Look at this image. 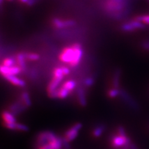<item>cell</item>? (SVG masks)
<instances>
[{"instance_id": "obj_20", "label": "cell", "mask_w": 149, "mask_h": 149, "mask_svg": "<svg viewBox=\"0 0 149 149\" xmlns=\"http://www.w3.org/2000/svg\"><path fill=\"white\" fill-rule=\"evenodd\" d=\"M104 131V126L102 125H97L94 129H93L92 132L93 136L95 138L100 137L101 135Z\"/></svg>"}, {"instance_id": "obj_1", "label": "cell", "mask_w": 149, "mask_h": 149, "mask_svg": "<svg viewBox=\"0 0 149 149\" xmlns=\"http://www.w3.org/2000/svg\"><path fill=\"white\" fill-rule=\"evenodd\" d=\"M130 6L129 0H105L102 8L111 17L120 19L129 15Z\"/></svg>"}, {"instance_id": "obj_9", "label": "cell", "mask_w": 149, "mask_h": 149, "mask_svg": "<svg viewBox=\"0 0 149 149\" xmlns=\"http://www.w3.org/2000/svg\"><path fill=\"white\" fill-rule=\"evenodd\" d=\"M22 72L21 68L16 65V66L8 67L4 66L3 65H0V74L4 77L6 75H17Z\"/></svg>"}, {"instance_id": "obj_27", "label": "cell", "mask_w": 149, "mask_h": 149, "mask_svg": "<svg viewBox=\"0 0 149 149\" xmlns=\"http://www.w3.org/2000/svg\"><path fill=\"white\" fill-rule=\"evenodd\" d=\"M15 130H19V131H22V132H27L29 130V127H28L27 125L25 124L16 123Z\"/></svg>"}, {"instance_id": "obj_32", "label": "cell", "mask_w": 149, "mask_h": 149, "mask_svg": "<svg viewBox=\"0 0 149 149\" xmlns=\"http://www.w3.org/2000/svg\"><path fill=\"white\" fill-rule=\"evenodd\" d=\"M19 1L22 4H26L29 0H19Z\"/></svg>"}, {"instance_id": "obj_11", "label": "cell", "mask_w": 149, "mask_h": 149, "mask_svg": "<svg viewBox=\"0 0 149 149\" xmlns=\"http://www.w3.org/2000/svg\"><path fill=\"white\" fill-rule=\"evenodd\" d=\"M27 107L22 103L21 101L14 102L9 107V111L12 113L14 115H17L21 114L23 111H24Z\"/></svg>"}, {"instance_id": "obj_13", "label": "cell", "mask_w": 149, "mask_h": 149, "mask_svg": "<svg viewBox=\"0 0 149 149\" xmlns=\"http://www.w3.org/2000/svg\"><path fill=\"white\" fill-rule=\"evenodd\" d=\"M77 100L79 104L81 107H85L87 104V100L85 94V91L82 87L79 88L77 92Z\"/></svg>"}, {"instance_id": "obj_4", "label": "cell", "mask_w": 149, "mask_h": 149, "mask_svg": "<svg viewBox=\"0 0 149 149\" xmlns=\"http://www.w3.org/2000/svg\"><path fill=\"white\" fill-rule=\"evenodd\" d=\"M130 143H131V141L127 136H121L118 134L117 136L113 137L111 139V146L116 148L123 147L129 148Z\"/></svg>"}, {"instance_id": "obj_8", "label": "cell", "mask_w": 149, "mask_h": 149, "mask_svg": "<svg viewBox=\"0 0 149 149\" xmlns=\"http://www.w3.org/2000/svg\"><path fill=\"white\" fill-rule=\"evenodd\" d=\"M82 127L81 123H76L72 126L65 133L64 139L68 142H72L75 139L78 135V132Z\"/></svg>"}, {"instance_id": "obj_34", "label": "cell", "mask_w": 149, "mask_h": 149, "mask_svg": "<svg viewBox=\"0 0 149 149\" xmlns=\"http://www.w3.org/2000/svg\"><path fill=\"white\" fill-rule=\"evenodd\" d=\"M8 1H13V0H8Z\"/></svg>"}, {"instance_id": "obj_21", "label": "cell", "mask_w": 149, "mask_h": 149, "mask_svg": "<svg viewBox=\"0 0 149 149\" xmlns=\"http://www.w3.org/2000/svg\"><path fill=\"white\" fill-rule=\"evenodd\" d=\"M133 19L141 22L145 25H149V15H139L132 18Z\"/></svg>"}, {"instance_id": "obj_15", "label": "cell", "mask_w": 149, "mask_h": 149, "mask_svg": "<svg viewBox=\"0 0 149 149\" xmlns=\"http://www.w3.org/2000/svg\"><path fill=\"white\" fill-rule=\"evenodd\" d=\"M1 118L3 123H16L15 115H14L9 111H4L1 113Z\"/></svg>"}, {"instance_id": "obj_18", "label": "cell", "mask_w": 149, "mask_h": 149, "mask_svg": "<svg viewBox=\"0 0 149 149\" xmlns=\"http://www.w3.org/2000/svg\"><path fill=\"white\" fill-rule=\"evenodd\" d=\"M77 83L75 81L73 80H70L65 81L62 86L65 88V89L67 90L68 91H69L70 92H72V91L74 90V88L77 87Z\"/></svg>"}, {"instance_id": "obj_17", "label": "cell", "mask_w": 149, "mask_h": 149, "mask_svg": "<svg viewBox=\"0 0 149 149\" xmlns=\"http://www.w3.org/2000/svg\"><path fill=\"white\" fill-rule=\"evenodd\" d=\"M20 101L24 104L27 108H29L32 105V102L29 93L26 91H24L21 93Z\"/></svg>"}, {"instance_id": "obj_14", "label": "cell", "mask_w": 149, "mask_h": 149, "mask_svg": "<svg viewBox=\"0 0 149 149\" xmlns=\"http://www.w3.org/2000/svg\"><path fill=\"white\" fill-rule=\"evenodd\" d=\"M16 61H17V65L19 67L22 72H24L26 69V54L23 52L18 53L16 55Z\"/></svg>"}, {"instance_id": "obj_31", "label": "cell", "mask_w": 149, "mask_h": 149, "mask_svg": "<svg viewBox=\"0 0 149 149\" xmlns=\"http://www.w3.org/2000/svg\"><path fill=\"white\" fill-rule=\"evenodd\" d=\"M37 1V0H29L28 2L26 3V4L28 6H32L33 5H34Z\"/></svg>"}, {"instance_id": "obj_5", "label": "cell", "mask_w": 149, "mask_h": 149, "mask_svg": "<svg viewBox=\"0 0 149 149\" xmlns=\"http://www.w3.org/2000/svg\"><path fill=\"white\" fill-rule=\"evenodd\" d=\"M72 46L74 49V56L73 61L69 64V65L71 67H75L81 61L83 55V50L82 45L80 43H74Z\"/></svg>"}, {"instance_id": "obj_29", "label": "cell", "mask_w": 149, "mask_h": 149, "mask_svg": "<svg viewBox=\"0 0 149 149\" xmlns=\"http://www.w3.org/2000/svg\"><path fill=\"white\" fill-rule=\"evenodd\" d=\"M117 131H118V134L119 135V136H127L126 132H125V129L124 128V127L122 126V125H119V126L118 127Z\"/></svg>"}, {"instance_id": "obj_3", "label": "cell", "mask_w": 149, "mask_h": 149, "mask_svg": "<svg viewBox=\"0 0 149 149\" xmlns=\"http://www.w3.org/2000/svg\"><path fill=\"white\" fill-rule=\"evenodd\" d=\"M145 28V24L132 19L121 25L120 30L124 32H132L139 30H142Z\"/></svg>"}, {"instance_id": "obj_7", "label": "cell", "mask_w": 149, "mask_h": 149, "mask_svg": "<svg viewBox=\"0 0 149 149\" xmlns=\"http://www.w3.org/2000/svg\"><path fill=\"white\" fill-rule=\"evenodd\" d=\"M74 49L71 47H67L64 48L59 55V58L61 61L65 63L70 64L74 58Z\"/></svg>"}, {"instance_id": "obj_6", "label": "cell", "mask_w": 149, "mask_h": 149, "mask_svg": "<svg viewBox=\"0 0 149 149\" xmlns=\"http://www.w3.org/2000/svg\"><path fill=\"white\" fill-rule=\"evenodd\" d=\"M52 26L57 29H62L64 28L70 27L76 24V22L73 19L63 20L58 17H54L52 19Z\"/></svg>"}, {"instance_id": "obj_25", "label": "cell", "mask_w": 149, "mask_h": 149, "mask_svg": "<svg viewBox=\"0 0 149 149\" xmlns=\"http://www.w3.org/2000/svg\"><path fill=\"white\" fill-rule=\"evenodd\" d=\"M26 59L30 61H37L40 59V56L39 54L31 52V53H25Z\"/></svg>"}, {"instance_id": "obj_28", "label": "cell", "mask_w": 149, "mask_h": 149, "mask_svg": "<svg viewBox=\"0 0 149 149\" xmlns=\"http://www.w3.org/2000/svg\"><path fill=\"white\" fill-rule=\"evenodd\" d=\"M141 47L143 50L149 52V39L144 40L142 42Z\"/></svg>"}, {"instance_id": "obj_19", "label": "cell", "mask_w": 149, "mask_h": 149, "mask_svg": "<svg viewBox=\"0 0 149 149\" xmlns=\"http://www.w3.org/2000/svg\"><path fill=\"white\" fill-rule=\"evenodd\" d=\"M4 66L8 67H11L16 66V65H17V61H16V58L13 57H7L6 58H4L2 64Z\"/></svg>"}, {"instance_id": "obj_10", "label": "cell", "mask_w": 149, "mask_h": 149, "mask_svg": "<svg viewBox=\"0 0 149 149\" xmlns=\"http://www.w3.org/2000/svg\"><path fill=\"white\" fill-rule=\"evenodd\" d=\"M119 96H120L121 98L124 101L125 103L128 104L130 108H132V109H139V107L137 102L135 101L131 96H130V95L128 94V93L127 91H125L124 90L120 89Z\"/></svg>"}, {"instance_id": "obj_30", "label": "cell", "mask_w": 149, "mask_h": 149, "mask_svg": "<svg viewBox=\"0 0 149 149\" xmlns=\"http://www.w3.org/2000/svg\"><path fill=\"white\" fill-rule=\"evenodd\" d=\"M63 73L65 76L68 75V74L70 73V70L68 67H61Z\"/></svg>"}, {"instance_id": "obj_33", "label": "cell", "mask_w": 149, "mask_h": 149, "mask_svg": "<svg viewBox=\"0 0 149 149\" xmlns=\"http://www.w3.org/2000/svg\"><path fill=\"white\" fill-rule=\"evenodd\" d=\"M3 2H4V0H0V6L3 5Z\"/></svg>"}, {"instance_id": "obj_2", "label": "cell", "mask_w": 149, "mask_h": 149, "mask_svg": "<svg viewBox=\"0 0 149 149\" xmlns=\"http://www.w3.org/2000/svg\"><path fill=\"white\" fill-rule=\"evenodd\" d=\"M57 137V136L51 131H43L40 132L36 139L37 148L54 141Z\"/></svg>"}, {"instance_id": "obj_12", "label": "cell", "mask_w": 149, "mask_h": 149, "mask_svg": "<svg viewBox=\"0 0 149 149\" xmlns=\"http://www.w3.org/2000/svg\"><path fill=\"white\" fill-rule=\"evenodd\" d=\"M4 78L13 85L22 88L25 87L26 85V81L22 79L16 77V75H6L4 76Z\"/></svg>"}, {"instance_id": "obj_22", "label": "cell", "mask_w": 149, "mask_h": 149, "mask_svg": "<svg viewBox=\"0 0 149 149\" xmlns=\"http://www.w3.org/2000/svg\"><path fill=\"white\" fill-rule=\"evenodd\" d=\"M52 75L53 78L61 79V80H63V78L65 77L61 67L55 68L52 72Z\"/></svg>"}, {"instance_id": "obj_16", "label": "cell", "mask_w": 149, "mask_h": 149, "mask_svg": "<svg viewBox=\"0 0 149 149\" xmlns=\"http://www.w3.org/2000/svg\"><path fill=\"white\" fill-rule=\"evenodd\" d=\"M120 77V70H118L115 71L113 74V77L112 78V88L119 89Z\"/></svg>"}, {"instance_id": "obj_24", "label": "cell", "mask_w": 149, "mask_h": 149, "mask_svg": "<svg viewBox=\"0 0 149 149\" xmlns=\"http://www.w3.org/2000/svg\"><path fill=\"white\" fill-rule=\"evenodd\" d=\"M120 90V88L119 89H117V88H112L107 92V95H108V96L110 97V98H114V97L119 96Z\"/></svg>"}, {"instance_id": "obj_23", "label": "cell", "mask_w": 149, "mask_h": 149, "mask_svg": "<svg viewBox=\"0 0 149 149\" xmlns=\"http://www.w3.org/2000/svg\"><path fill=\"white\" fill-rule=\"evenodd\" d=\"M69 91H68L67 90L65 89L63 87H60L58 89V98L61 99V100H63L67 98V97L68 96L69 94H70Z\"/></svg>"}, {"instance_id": "obj_26", "label": "cell", "mask_w": 149, "mask_h": 149, "mask_svg": "<svg viewBox=\"0 0 149 149\" xmlns=\"http://www.w3.org/2000/svg\"><path fill=\"white\" fill-rule=\"evenodd\" d=\"M94 83H95V80L94 78L92 77H87L85 79V80H84V81H83L84 85L88 88L93 86L94 85Z\"/></svg>"}]
</instances>
